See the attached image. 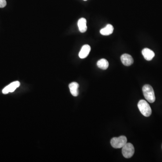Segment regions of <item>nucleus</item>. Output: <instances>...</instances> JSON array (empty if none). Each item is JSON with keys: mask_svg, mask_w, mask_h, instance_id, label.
<instances>
[{"mask_svg": "<svg viewBox=\"0 0 162 162\" xmlns=\"http://www.w3.org/2000/svg\"><path fill=\"white\" fill-rule=\"evenodd\" d=\"M142 91L145 99L149 103H154L155 101V97L152 87L151 85L146 84L143 86Z\"/></svg>", "mask_w": 162, "mask_h": 162, "instance_id": "f257e3e1", "label": "nucleus"}, {"mask_svg": "<svg viewBox=\"0 0 162 162\" xmlns=\"http://www.w3.org/2000/svg\"><path fill=\"white\" fill-rule=\"evenodd\" d=\"M77 25L81 33H84L87 30V20L85 18H82L78 21Z\"/></svg>", "mask_w": 162, "mask_h": 162, "instance_id": "9d476101", "label": "nucleus"}, {"mask_svg": "<svg viewBox=\"0 0 162 162\" xmlns=\"http://www.w3.org/2000/svg\"><path fill=\"white\" fill-rule=\"evenodd\" d=\"M142 55L144 58L148 61H150L153 59L155 55L153 51L148 48H145L142 51Z\"/></svg>", "mask_w": 162, "mask_h": 162, "instance_id": "0eeeda50", "label": "nucleus"}, {"mask_svg": "<svg viewBox=\"0 0 162 162\" xmlns=\"http://www.w3.org/2000/svg\"><path fill=\"white\" fill-rule=\"evenodd\" d=\"M127 143V139L125 136L119 137H113L111 140L110 143L113 147L115 149L121 148Z\"/></svg>", "mask_w": 162, "mask_h": 162, "instance_id": "7ed1b4c3", "label": "nucleus"}, {"mask_svg": "<svg viewBox=\"0 0 162 162\" xmlns=\"http://www.w3.org/2000/svg\"><path fill=\"white\" fill-rule=\"evenodd\" d=\"M138 108L144 116L149 117L151 115L152 110L149 104L145 100H141L138 103Z\"/></svg>", "mask_w": 162, "mask_h": 162, "instance_id": "f03ea898", "label": "nucleus"}, {"mask_svg": "<svg viewBox=\"0 0 162 162\" xmlns=\"http://www.w3.org/2000/svg\"><path fill=\"white\" fill-rule=\"evenodd\" d=\"M91 49V47L88 45H84L79 53V57L81 59H84L87 57L90 53Z\"/></svg>", "mask_w": 162, "mask_h": 162, "instance_id": "6e6552de", "label": "nucleus"}, {"mask_svg": "<svg viewBox=\"0 0 162 162\" xmlns=\"http://www.w3.org/2000/svg\"><path fill=\"white\" fill-rule=\"evenodd\" d=\"M121 60L124 65L129 66L133 63L134 60L131 55L129 54H124L121 56Z\"/></svg>", "mask_w": 162, "mask_h": 162, "instance_id": "423d86ee", "label": "nucleus"}, {"mask_svg": "<svg viewBox=\"0 0 162 162\" xmlns=\"http://www.w3.org/2000/svg\"><path fill=\"white\" fill-rule=\"evenodd\" d=\"M113 31V27L112 25H107L105 28L101 29L100 30L101 34L104 36H108L112 33Z\"/></svg>", "mask_w": 162, "mask_h": 162, "instance_id": "9b49d317", "label": "nucleus"}, {"mask_svg": "<svg viewBox=\"0 0 162 162\" xmlns=\"http://www.w3.org/2000/svg\"><path fill=\"white\" fill-rule=\"evenodd\" d=\"M79 84L76 82H73L69 85L71 94L74 97H77L79 95Z\"/></svg>", "mask_w": 162, "mask_h": 162, "instance_id": "1a4fd4ad", "label": "nucleus"}, {"mask_svg": "<svg viewBox=\"0 0 162 162\" xmlns=\"http://www.w3.org/2000/svg\"><path fill=\"white\" fill-rule=\"evenodd\" d=\"M20 84V83L19 81H15L11 83L3 89L2 93L4 94H7L9 92H14L15 90L19 87Z\"/></svg>", "mask_w": 162, "mask_h": 162, "instance_id": "39448f33", "label": "nucleus"}, {"mask_svg": "<svg viewBox=\"0 0 162 162\" xmlns=\"http://www.w3.org/2000/svg\"><path fill=\"white\" fill-rule=\"evenodd\" d=\"M7 5V1L5 0H0V8H4Z\"/></svg>", "mask_w": 162, "mask_h": 162, "instance_id": "ddd939ff", "label": "nucleus"}, {"mask_svg": "<svg viewBox=\"0 0 162 162\" xmlns=\"http://www.w3.org/2000/svg\"><path fill=\"white\" fill-rule=\"evenodd\" d=\"M97 65L100 69H103V70H105L106 69H108L109 64L106 59H102L98 61L97 62Z\"/></svg>", "mask_w": 162, "mask_h": 162, "instance_id": "f8f14e48", "label": "nucleus"}, {"mask_svg": "<svg viewBox=\"0 0 162 162\" xmlns=\"http://www.w3.org/2000/svg\"><path fill=\"white\" fill-rule=\"evenodd\" d=\"M122 154L123 156L127 159L133 157L135 152V149L133 144L127 143L122 147Z\"/></svg>", "mask_w": 162, "mask_h": 162, "instance_id": "20e7f679", "label": "nucleus"}, {"mask_svg": "<svg viewBox=\"0 0 162 162\" xmlns=\"http://www.w3.org/2000/svg\"><path fill=\"white\" fill-rule=\"evenodd\" d=\"M84 1H87V0H84Z\"/></svg>", "mask_w": 162, "mask_h": 162, "instance_id": "4468645a", "label": "nucleus"}]
</instances>
